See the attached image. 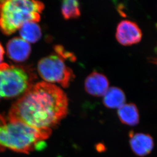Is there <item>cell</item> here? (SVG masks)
<instances>
[{
	"label": "cell",
	"mask_w": 157,
	"mask_h": 157,
	"mask_svg": "<svg viewBox=\"0 0 157 157\" xmlns=\"http://www.w3.org/2000/svg\"><path fill=\"white\" fill-rule=\"evenodd\" d=\"M68 107V98L62 90L39 82L14 103L8 116L37 129L52 130L66 117Z\"/></svg>",
	"instance_id": "1"
},
{
	"label": "cell",
	"mask_w": 157,
	"mask_h": 157,
	"mask_svg": "<svg viewBox=\"0 0 157 157\" xmlns=\"http://www.w3.org/2000/svg\"><path fill=\"white\" fill-rule=\"evenodd\" d=\"M51 133L50 129H37L0 113V151L29 154L42 148Z\"/></svg>",
	"instance_id": "2"
},
{
	"label": "cell",
	"mask_w": 157,
	"mask_h": 157,
	"mask_svg": "<svg viewBox=\"0 0 157 157\" xmlns=\"http://www.w3.org/2000/svg\"><path fill=\"white\" fill-rule=\"evenodd\" d=\"M43 3L38 1H3L0 7V29L10 35L28 22H38L44 9Z\"/></svg>",
	"instance_id": "3"
},
{
	"label": "cell",
	"mask_w": 157,
	"mask_h": 157,
	"mask_svg": "<svg viewBox=\"0 0 157 157\" xmlns=\"http://www.w3.org/2000/svg\"><path fill=\"white\" fill-rule=\"evenodd\" d=\"M33 77L26 69L6 63L0 65V98L24 94L32 86Z\"/></svg>",
	"instance_id": "4"
},
{
	"label": "cell",
	"mask_w": 157,
	"mask_h": 157,
	"mask_svg": "<svg viewBox=\"0 0 157 157\" xmlns=\"http://www.w3.org/2000/svg\"><path fill=\"white\" fill-rule=\"evenodd\" d=\"M40 77L47 83H58L64 88L70 86L74 73L67 67L60 56L51 55L40 59L37 65Z\"/></svg>",
	"instance_id": "5"
},
{
	"label": "cell",
	"mask_w": 157,
	"mask_h": 157,
	"mask_svg": "<svg viewBox=\"0 0 157 157\" xmlns=\"http://www.w3.org/2000/svg\"><path fill=\"white\" fill-rule=\"evenodd\" d=\"M142 37V32L135 22L124 20L117 25L116 38L120 44L125 46L135 44L141 41Z\"/></svg>",
	"instance_id": "6"
},
{
	"label": "cell",
	"mask_w": 157,
	"mask_h": 157,
	"mask_svg": "<svg viewBox=\"0 0 157 157\" xmlns=\"http://www.w3.org/2000/svg\"><path fill=\"white\" fill-rule=\"evenodd\" d=\"M7 55L10 59L16 62H22L29 58L31 52L30 44L19 37L9 40L7 44Z\"/></svg>",
	"instance_id": "7"
},
{
	"label": "cell",
	"mask_w": 157,
	"mask_h": 157,
	"mask_svg": "<svg viewBox=\"0 0 157 157\" xmlns=\"http://www.w3.org/2000/svg\"><path fill=\"white\" fill-rule=\"evenodd\" d=\"M84 85L87 93L96 97L104 96L109 88V83L107 77L95 71L88 76L85 81Z\"/></svg>",
	"instance_id": "8"
},
{
	"label": "cell",
	"mask_w": 157,
	"mask_h": 157,
	"mask_svg": "<svg viewBox=\"0 0 157 157\" xmlns=\"http://www.w3.org/2000/svg\"><path fill=\"white\" fill-rule=\"evenodd\" d=\"M130 143L134 153L139 156H144L150 154L154 147L153 138L145 134L131 133Z\"/></svg>",
	"instance_id": "9"
},
{
	"label": "cell",
	"mask_w": 157,
	"mask_h": 157,
	"mask_svg": "<svg viewBox=\"0 0 157 157\" xmlns=\"http://www.w3.org/2000/svg\"><path fill=\"white\" fill-rule=\"evenodd\" d=\"M117 113L119 119L125 124L133 126L139 123V114L135 104L125 103L119 108Z\"/></svg>",
	"instance_id": "10"
},
{
	"label": "cell",
	"mask_w": 157,
	"mask_h": 157,
	"mask_svg": "<svg viewBox=\"0 0 157 157\" xmlns=\"http://www.w3.org/2000/svg\"><path fill=\"white\" fill-rule=\"evenodd\" d=\"M125 93L119 87H109L104 96V104L109 108L119 109L125 104Z\"/></svg>",
	"instance_id": "11"
},
{
	"label": "cell",
	"mask_w": 157,
	"mask_h": 157,
	"mask_svg": "<svg viewBox=\"0 0 157 157\" xmlns=\"http://www.w3.org/2000/svg\"><path fill=\"white\" fill-rule=\"evenodd\" d=\"M21 38L28 43H35L42 37V31L37 22H28L19 29Z\"/></svg>",
	"instance_id": "12"
},
{
	"label": "cell",
	"mask_w": 157,
	"mask_h": 157,
	"mask_svg": "<svg viewBox=\"0 0 157 157\" xmlns=\"http://www.w3.org/2000/svg\"><path fill=\"white\" fill-rule=\"evenodd\" d=\"M61 12L65 19L76 18L80 17V4L76 0H65L63 1Z\"/></svg>",
	"instance_id": "13"
},
{
	"label": "cell",
	"mask_w": 157,
	"mask_h": 157,
	"mask_svg": "<svg viewBox=\"0 0 157 157\" xmlns=\"http://www.w3.org/2000/svg\"><path fill=\"white\" fill-rule=\"evenodd\" d=\"M55 50L57 53L61 56V58H65L66 59H69L70 61H74L75 57L71 53L67 52L64 50L63 47L61 46H56L55 47Z\"/></svg>",
	"instance_id": "14"
},
{
	"label": "cell",
	"mask_w": 157,
	"mask_h": 157,
	"mask_svg": "<svg viewBox=\"0 0 157 157\" xmlns=\"http://www.w3.org/2000/svg\"><path fill=\"white\" fill-rule=\"evenodd\" d=\"M5 51L3 46L0 43V65L3 64V59H4V55Z\"/></svg>",
	"instance_id": "15"
},
{
	"label": "cell",
	"mask_w": 157,
	"mask_h": 157,
	"mask_svg": "<svg viewBox=\"0 0 157 157\" xmlns=\"http://www.w3.org/2000/svg\"><path fill=\"white\" fill-rule=\"evenodd\" d=\"M3 2V1H0V7H1V6L2 3Z\"/></svg>",
	"instance_id": "16"
},
{
	"label": "cell",
	"mask_w": 157,
	"mask_h": 157,
	"mask_svg": "<svg viewBox=\"0 0 157 157\" xmlns=\"http://www.w3.org/2000/svg\"><path fill=\"white\" fill-rule=\"evenodd\" d=\"M155 63H156V64L157 65V59H155Z\"/></svg>",
	"instance_id": "17"
}]
</instances>
